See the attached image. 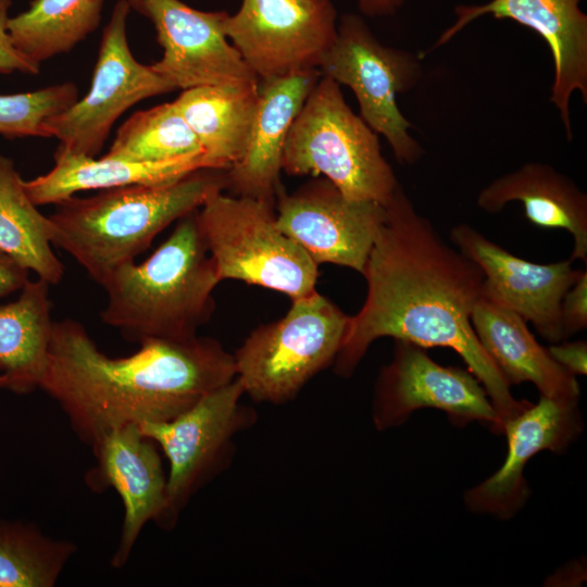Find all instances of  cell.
Returning a JSON list of instances; mask_svg holds the SVG:
<instances>
[{
  "mask_svg": "<svg viewBox=\"0 0 587 587\" xmlns=\"http://www.w3.org/2000/svg\"><path fill=\"white\" fill-rule=\"evenodd\" d=\"M11 5L12 0H0V74L18 72L26 75H37L40 72V65L18 51L11 40L8 30Z\"/></svg>",
  "mask_w": 587,
  "mask_h": 587,
  "instance_id": "30",
  "label": "cell"
},
{
  "mask_svg": "<svg viewBox=\"0 0 587 587\" xmlns=\"http://www.w3.org/2000/svg\"><path fill=\"white\" fill-rule=\"evenodd\" d=\"M5 389V379L4 377L0 374V389Z\"/></svg>",
  "mask_w": 587,
  "mask_h": 587,
  "instance_id": "35",
  "label": "cell"
},
{
  "mask_svg": "<svg viewBox=\"0 0 587 587\" xmlns=\"http://www.w3.org/2000/svg\"><path fill=\"white\" fill-rule=\"evenodd\" d=\"M147 17L163 49L152 68L176 89L260 80L224 33L226 11H201L180 0H126Z\"/></svg>",
  "mask_w": 587,
  "mask_h": 587,
  "instance_id": "14",
  "label": "cell"
},
{
  "mask_svg": "<svg viewBox=\"0 0 587 587\" xmlns=\"http://www.w3.org/2000/svg\"><path fill=\"white\" fill-rule=\"evenodd\" d=\"M583 0H489L484 3L458 4L454 22L447 27L428 53L461 33L479 17L490 15L511 20L538 34L547 43L553 63L550 102L558 110L567 140L573 130L570 102L578 92L587 103V15Z\"/></svg>",
  "mask_w": 587,
  "mask_h": 587,
  "instance_id": "15",
  "label": "cell"
},
{
  "mask_svg": "<svg viewBox=\"0 0 587 587\" xmlns=\"http://www.w3.org/2000/svg\"><path fill=\"white\" fill-rule=\"evenodd\" d=\"M332 0H242L224 33L260 82L319 68L337 36Z\"/></svg>",
  "mask_w": 587,
  "mask_h": 587,
  "instance_id": "10",
  "label": "cell"
},
{
  "mask_svg": "<svg viewBox=\"0 0 587 587\" xmlns=\"http://www.w3.org/2000/svg\"><path fill=\"white\" fill-rule=\"evenodd\" d=\"M202 168L208 167L200 158L134 162L105 155L96 159L73 153L59 146L53 167L33 179H23V186L29 199L38 207L57 204L79 191L172 183Z\"/></svg>",
  "mask_w": 587,
  "mask_h": 587,
  "instance_id": "22",
  "label": "cell"
},
{
  "mask_svg": "<svg viewBox=\"0 0 587 587\" xmlns=\"http://www.w3.org/2000/svg\"><path fill=\"white\" fill-rule=\"evenodd\" d=\"M319 70L355 96L361 118L390 146L401 164H414L424 151L411 135V122L400 111L397 97L419 83L420 57L383 45L361 15L346 13L337 36Z\"/></svg>",
  "mask_w": 587,
  "mask_h": 587,
  "instance_id": "8",
  "label": "cell"
},
{
  "mask_svg": "<svg viewBox=\"0 0 587 587\" xmlns=\"http://www.w3.org/2000/svg\"><path fill=\"white\" fill-rule=\"evenodd\" d=\"M276 224L319 265L332 263L363 275L386 205L346 198L327 178L317 177L275 199Z\"/></svg>",
  "mask_w": 587,
  "mask_h": 587,
  "instance_id": "13",
  "label": "cell"
},
{
  "mask_svg": "<svg viewBox=\"0 0 587 587\" xmlns=\"http://www.w3.org/2000/svg\"><path fill=\"white\" fill-rule=\"evenodd\" d=\"M226 171L202 168L166 184L129 185L91 197L72 196L49 215L52 245L66 251L101 285L146 251L172 223L226 189Z\"/></svg>",
  "mask_w": 587,
  "mask_h": 587,
  "instance_id": "3",
  "label": "cell"
},
{
  "mask_svg": "<svg viewBox=\"0 0 587 587\" xmlns=\"http://www.w3.org/2000/svg\"><path fill=\"white\" fill-rule=\"evenodd\" d=\"M91 449L97 464L85 477L87 485L97 491L113 488L123 502L121 536L111 559L121 569L148 522L167 528V475L157 444L137 424L112 429Z\"/></svg>",
  "mask_w": 587,
  "mask_h": 587,
  "instance_id": "17",
  "label": "cell"
},
{
  "mask_svg": "<svg viewBox=\"0 0 587 587\" xmlns=\"http://www.w3.org/2000/svg\"><path fill=\"white\" fill-rule=\"evenodd\" d=\"M549 353L570 374L586 375L587 344L585 340L564 341L548 348Z\"/></svg>",
  "mask_w": 587,
  "mask_h": 587,
  "instance_id": "32",
  "label": "cell"
},
{
  "mask_svg": "<svg viewBox=\"0 0 587 587\" xmlns=\"http://www.w3.org/2000/svg\"><path fill=\"white\" fill-rule=\"evenodd\" d=\"M104 155L134 162L200 158L207 165L197 136L174 101L132 114L117 129Z\"/></svg>",
  "mask_w": 587,
  "mask_h": 587,
  "instance_id": "27",
  "label": "cell"
},
{
  "mask_svg": "<svg viewBox=\"0 0 587 587\" xmlns=\"http://www.w3.org/2000/svg\"><path fill=\"white\" fill-rule=\"evenodd\" d=\"M243 388L237 378L198 400L171 421L139 425L141 433L166 457L167 528L190 498L223 465L234 436L254 421L241 404Z\"/></svg>",
  "mask_w": 587,
  "mask_h": 587,
  "instance_id": "11",
  "label": "cell"
},
{
  "mask_svg": "<svg viewBox=\"0 0 587 587\" xmlns=\"http://www.w3.org/2000/svg\"><path fill=\"white\" fill-rule=\"evenodd\" d=\"M471 324L509 385L529 382L541 396L578 402L575 376L554 361L519 314L483 296L472 311Z\"/></svg>",
  "mask_w": 587,
  "mask_h": 587,
  "instance_id": "21",
  "label": "cell"
},
{
  "mask_svg": "<svg viewBox=\"0 0 587 587\" xmlns=\"http://www.w3.org/2000/svg\"><path fill=\"white\" fill-rule=\"evenodd\" d=\"M104 0H33L10 17L8 30L15 48L42 62L70 52L100 25Z\"/></svg>",
  "mask_w": 587,
  "mask_h": 587,
  "instance_id": "26",
  "label": "cell"
},
{
  "mask_svg": "<svg viewBox=\"0 0 587 587\" xmlns=\"http://www.w3.org/2000/svg\"><path fill=\"white\" fill-rule=\"evenodd\" d=\"M49 286L28 279L14 301L0 304V374L15 394L39 389L46 371L53 325Z\"/></svg>",
  "mask_w": 587,
  "mask_h": 587,
  "instance_id": "24",
  "label": "cell"
},
{
  "mask_svg": "<svg viewBox=\"0 0 587 587\" xmlns=\"http://www.w3.org/2000/svg\"><path fill=\"white\" fill-rule=\"evenodd\" d=\"M289 175L323 176L357 201L387 205L399 182L376 134L346 102L340 85L321 75L289 129L282 154Z\"/></svg>",
  "mask_w": 587,
  "mask_h": 587,
  "instance_id": "5",
  "label": "cell"
},
{
  "mask_svg": "<svg viewBox=\"0 0 587 587\" xmlns=\"http://www.w3.org/2000/svg\"><path fill=\"white\" fill-rule=\"evenodd\" d=\"M561 324L567 337L587 327V271H582L577 280L562 298Z\"/></svg>",
  "mask_w": 587,
  "mask_h": 587,
  "instance_id": "31",
  "label": "cell"
},
{
  "mask_svg": "<svg viewBox=\"0 0 587 587\" xmlns=\"http://www.w3.org/2000/svg\"><path fill=\"white\" fill-rule=\"evenodd\" d=\"M319 68L260 82V98L247 150L226 171L234 196L275 203L280 190L282 154L291 124L321 77Z\"/></svg>",
  "mask_w": 587,
  "mask_h": 587,
  "instance_id": "19",
  "label": "cell"
},
{
  "mask_svg": "<svg viewBox=\"0 0 587 587\" xmlns=\"http://www.w3.org/2000/svg\"><path fill=\"white\" fill-rule=\"evenodd\" d=\"M197 217L221 282L241 280L291 300L315 291L319 265L278 228L274 202L216 190Z\"/></svg>",
  "mask_w": 587,
  "mask_h": 587,
  "instance_id": "6",
  "label": "cell"
},
{
  "mask_svg": "<svg viewBox=\"0 0 587 587\" xmlns=\"http://www.w3.org/2000/svg\"><path fill=\"white\" fill-rule=\"evenodd\" d=\"M577 403L540 395L537 403H530L507 420L502 430L508 441L504 462L491 476L465 492L469 510L500 520L517 513L530 495L523 477L527 462L544 450L564 452L580 435L583 420Z\"/></svg>",
  "mask_w": 587,
  "mask_h": 587,
  "instance_id": "18",
  "label": "cell"
},
{
  "mask_svg": "<svg viewBox=\"0 0 587 587\" xmlns=\"http://www.w3.org/2000/svg\"><path fill=\"white\" fill-rule=\"evenodd\" d=\"M28 270L0 251V298L18 291L26 284Z\"/></svg>",
  "mask_w": 587,
  "mask_h": 587,
  "instance_id": "33",
  "label": "cell"
},
{
  "mask_svg": "<svg viewBox=\"0 0 587 587\" xmlns=\"http://www.w3.org/2000/svg\"><path fill=\"white\" fill-rule=\"evenodd\" d=\"M129 12L126 0L114 4L102 30L89 91L46 122L49 137L73 153L96 158L124 112L147 98L176 90L151 65L133 55L127 38Z\"/></svg>",
  "mask_w": 587,
  "mask_h": 587,
  "instance_id": "9",
  "label": "cell"
},
{
  "mask_svg": "<svg viewBox=\"0 0 587 587\" xmlns=\"http://www.w3.org/2000/svg\"><path fill=\"white\" fill-rule=\"evenodd\" d=\"M450 240L484 274V297L519 314L547 340L566 339L561 301L583 270L572 260L539 264L519 258L467 224L450 230Z\"/></svg>",
  "mask_w": 587,
  "mask_h": 587,
  "instance_id": "16",
  "label": "cell"
},
{
  "mask_svg": "<svg viewBox=\"0 0 587 587\" xmlns=\"http://www.w3.org/2000/svg\"><path fill=\"white\" fill-rule=\"evenodd\" d=\"M407 0H355L360 13L367 17L389 16L398 12Z\"/></svg>",
  "mask_w": 587,
  "mask_h": 587,
  "instance_id": "34",
  "label": "cell"
},
{
  "mask_svg": "<svg viewBox=\"0 0 587 587\" xmlns=\"http://www.w3.org/2000/svg\"><path fill=\"white\" fill-rule=\"evenodd\" d=\"M52 222L26 193L13 160L0 154V251L50 286L64 266L52 250Z\"/></svg>",
  "mask_w": 587,
  "mask_h": 587,
  "instance_id": "25",
  "label": "cell"
},
{
  "mask_svg": "<svg viewBox=\"0 0 587 587\" xmlns=\"http://www.w3.org/2000/svg\"><path fill=\"white\" fill-rule=\"evenodd\" d=\"M350 316L316 290L292 299L279 320L260 325L234 354L236 378L255 402L285 403L334 364Z\"/></svg>",
  "mask_w": 587,
  "mask_h": 587,
  "instance_id": "7",
  "label": "cell"
},
{
  "mask_svg": "<svg viewBox=\"0 0 587 587\" xmlns=\"http://www.w3.org/2000/svg\"><path fill=\"white\" fill-rule=\"evenodd\" d=\"M197 210L177 221L167 239L142 263H125L101 284V321L125 339L185 340L214 312L220 283Z\"/></svg>",
  "mask_w": 587,
  "mask_h": 587,
  "instance_id": "4",
  "label": "cell"
},
{
  "mask_svg": "<svg viewBox=\"0 0 587 587\" xmlns=\"http://www.w3.org/2000/svg\"><path fill=\"white\" fill-rule=\"evenodd\" d=\"M523 204L527 220L542 228H560L573 238L570 259L587 262V195L564 174L542 162H527L480 190L476 203L489 213L508 203Z\"/></svg>",
  "mask_w": 587,
  "mask_h": 587,
  "instance_id": "20",
  "label": "cell"
},
{
  "mask_svg": "<svg viewBox=\"0 0 587 587\" xmlns=\"http://www.w3.org/2000/svg\"><path fill=\"white\" fill-rule=\"evenodd\" d=\"M78 100L72 82L34 91L0 95V135L7 138L49 137L46 122Z\"/></svg>",
  "mask_w": 587,
  "mask_h": 587,
  "instance_id": "29",
  "label": "cell"
},
{
  "mask_svg": "<svg viewBox=\"0 0 587 587\" xmlns=\"http://www.w3.org/2000/svg\"><path fill=\"white\" fill-rule=\"evenodd\" d=\"M76 551L34 524L0 521V587H53Z\"/></svg>",
  "mask_w": 587,
  "mask_h": 587,
  "instance_id": "28",
  "label": "cell"
},
{
  "mask_svg": "<svg viewBox=\"0 0 587 587\" xmlns=\"http://www.w3.org/2000/svg\"><path fill=\"white\" fill-rule=\"evenodd\" d=\"M130 355L100 351L77 321H53L39 389L90 448L126 424L171 421L236 378L234 354L215 339L145 340Z\"/></svg>",
  "mask_w": 587,
  "mask_h": 587,
  "instance_id": "2",
  "label": "cell"
},
{
  "mask_svg": "<svg viewBox=\"0 0 587 587\" xmlns=\"http://www.w3.org/2000/svg\"><path fill=\"white\" fill-rule=\"evenodd\" d=\"M363 273L365 301L350 316L335 373L351 376L378 338L454 350L485 388L502 425L530 402L516 400L478 341L471 314L484 295L482 270L448 245L399 185Z\"/></svg>",
  "mask_w": 587,
  "mask_h": 587,
  "instance_id": "1",
  "label": "cell"
},
{
  "mask_svg": "<svg viewBox=\"0 0 587 587\" xmlns=\"http://www.w3.org/2000/svg\"><path fill=\"white\" fill-rule=\"evenodd\" d=\"M260 98V83L205 85L174 100L197 136L208 168L228 171L243 157Z\"/></svg>",
  "mask_w": 587,
  "mask_h": 587,
  "instance_id": "23",
  "label": "cell"
},
{
  "mask_svg": "<svg viewBox=\"0 0 587 587\" xmlns=\"http://www.w3.org/2000/svg\"><path fill=\"white\" fill-rule=\"evenodd\" d=\"M392 358L376 379L372 420L378 430L403 424L416 410L444 411L454 426L486 424L496 435L502 425L492 403L473 373L435 362L426 348L394 339Z\"/></svg>",
  "mask_w": 587,
  "mask_h": 587,
  "instance_id": "12",
  "label": "cell"
}]
</instances>
